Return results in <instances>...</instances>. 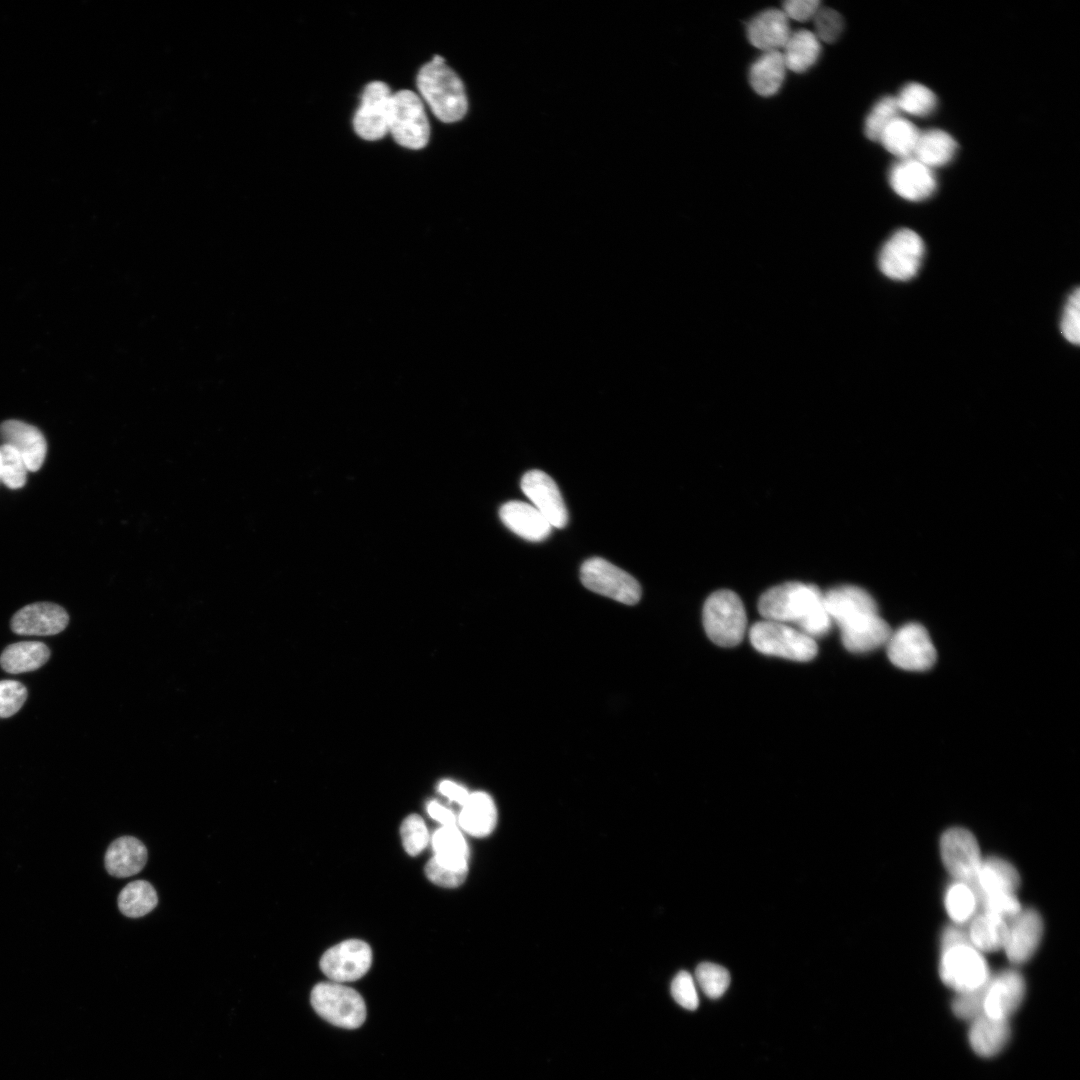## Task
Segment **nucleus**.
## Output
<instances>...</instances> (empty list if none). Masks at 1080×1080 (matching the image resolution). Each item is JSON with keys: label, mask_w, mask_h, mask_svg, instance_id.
I'll list each match as a JSON object with an SVG mask.
<instances>
[{"label": "nucleus", "mask_w": 1080, "mask_h": 1080, "mask_svg": "<svg viewBox=\"0 0 1080 1080\" xmlns=\"http://www.w3.org/2000/svg\"><path fill=\"white\" fill-rule=\"evenodd\" d=\"M758 610L765 620L795 623L797 629L812 638L826 634L832 624L824 594L816 586L801 582L768 589L758 601Z\"/></svg>", "instance_id": "obj_1"}, {"label": "nucleus", "mask_w": 1080, "mask_h": 1080, "mask_svg": "<svg viewBox=\"0 0 1080 1080\" xmlns=\"http://www.w3.org/2000/svg\"><path fill=\"white\" fill-rule=\"evenodd\" d=\"M939 975L957 993L982 987L990 978L983 954L970 942L967 931L949 926L941 935Z\"/></svg>", "instance_id": "obj_2"}, {"label": "nucleus", "mask_w": 1080, "mask_h": 1080, "mask_svg": "<svg viewBox=\"0 0 1080 1080\" xmlns=\"http://www.w3.org/2000/svg\"><path fill=\"white\" fill-rule=\"evenodd\" d=\"M444 62L443 57L435 55L423 65L417 75V87L434 115L442 122L452 123L464 117L468 103L461 79Z\"/></svg>", "instance_id": "obj_3"}, {"label": "nucleus", "mask_w": 1080, "mask_h": 1080, "mask_svg": "<svg viewBox=\"0 0 1080 1080\" xmlns=\"http://www.w3.org/2000/svg\"><path fill=\"white\" fill-rule=\"evenodd\" d=\"M747 617L740 597L733 591L713 592L703 607V626L709 639L721 647L738 645L745 634Z\"/></svg>", "instance_id": "obj_4"}, {"label": "nucleus", "mask_w": 1080, "mask_h": 1080, "mask_svg": "<svg viewBox=\"0 0 1080 1080\" xmlns=\"http://www.w3.org/2000/svg\"><path fill=\"white\" fill-rule=\"evenodd\" d=\"M753 647L766 655L807 662L818 652L814 638L797 628L775 621L756 622L749 631Z\"/></svg>", "instance_id": "obj_5"}, {"label": "nucleus", "mask_w": 1080, "mask_h": 1080, "mask_svg": "<svg viewBox=\"0 0 1080 1080\" xmlns=\"http://www.w3.org/2000/svg\"><path fill=\"white\" fill-rule=\"evenodd\" d=\"M311 1005L327 1022L345 1029H356L366 1019L362 996L342 983L320 982L311 991Z\"/></svg>", "instance_id": "obj_6"}, {"label": "nucleus", "mask_w": 1080, "mask_h": 1080, "mask_svg": "<svg viewBox=\"0 0 1080 1080\" xmlns=\"http://www.w3.org/2000/svg\"><path fill=\"white\" fill-rule=\"evenodd\" d=\"M389 132L401 146L419 150L426 146L430 125L420 97L410 90L392 94L389 113Z\"/></svg>", "instance_id": "obj_7"}, {"label": "nucleus", "mask_w": 1080, "mask_h": 1080, "mask_svg": "<svg viewBox=\"0 0 1080 1080\" xmlns=\"http://www.w3.org/2000/svg\"><path fill=\"white\" fill-rule=\"evenodd\" d=\"M885 647L890 662L906 671H926L937 658L927 630L918 623H908L892 631Z\"/></svg>", "instance_id": "obj_8"}, {"label": "nucleus", "mask_w": 1080, "mask_h": 1080, "mask_svg": "<svg viewBox=\"0 0 1080 1080\" xmlns=\"http://www.w3.org/2000/svg\"><path fill=\"white\" fill-rule=\"evenodd\" d=\"M924 253L925 245L920 235L909 228H901L883 244L879 268L892 280L907 281L918 274Z\"/></svg>", "instance_id": "obj_9"}, {"label": "nucleus", "mask_w": 1080, "mask_h": 1080, "mask_svg": "<svg viewBox=\"0 0 1080 1080\" xmlns=\"http://www.w3.org/2000/svg\"><path fill=\"white\" fill-rule=\"evenodd\" d=\"M580 580L589 590L627 605L641 598V587L629 573L600 557L586 560L580 569Z\"/></svg>", "instance_id": "obj_10"}, {"label": "nucleus", "mask_w": 1080, "mask_h": 1080, "mask_svg": "<svg viewBox=\"0 0 1080 1080\" xmlns=\"http://www.w3.org/2000/svg\"><path fill=\"white\" fill-rule=\"evenodd\" d=\"M943 864L955 881L972 885L982 863L975 836L967 829L952 827L940 838Z\"/></svg>", "instance_id": "obj_11"}, {"label": "nucleus", "mask_w": 1080, "mask_h": 1080, "mask_svg": "<svg viewBox=\"0 0 1080 1080\" xmlns=\"http://www.w3.org/2000/svg\"><path fill=\"white\" fill-rule=\"evenodd\" d=\"M371 963L370 946L362 940L349 939L328 949L320 959V968L331 981L344 983L364 976Z\"/></svg>", "instance_id": "obj_12"}, {"label": "nucleus", "mask_w": 1080, "mask_h": 1080, "mask_svg": "<svg viewBox=\"0 0 1080 1080\" xmlns=\"http://www.w3.org/2000/svg\"><path fill=\"white\" fill-rule=\"evenodd\" d=\"M392 94L381 81L369 83L362 94L361 104L353 119L358 136L368 141L383 138L389 132V113Z\"/></svg>", "instance_id": "obj_13"}, {"label": "nucleus", "mask_w": 1080, "mask_h": 1080, "mask_svg": "<svg viewBox=\"0 0 1080 1080\" xmlns=\"http://www.w3.org/2000/svg\"><path fill=\"white\" fill-rule=\"evenodd\" d=\"M888 181L898 196L912 202L930 198L938 184L933 169L914 157L895 162L889 170Z\"/></svg>", "instance_id": "obj_14"}, {"label": "nucleus", "mask_w": 1080, "mask_h": 1080, "mask_svg": "<svg viewBox=\"0 0 1080 1080\" xmlns=\"http://www.w3.org/2000/svg\"><path fill=\"white\" fill-rule=\"evenodd\" d=\"M521 489L552 527L564 528L568 512L555 481L541 470H530L521 479Z\"/></svg>", "instance_id": "obj_15"}, {"label": "nucleus", "mask_w": 1080, "mask_h": 1080, "mask_svg": "<svg viewBox=\"0 0 1080 1080\" xmlns=\"http://www.w3.org/2000/svg\"><path fill=\"white\" fill-rule=\"evenodd\" d=\"M1025 995V981L1016 970L1007 969L990 976L985 985L983 1013L1007 1019L1019 1008Z\"/></svg>", "instance_id": "obj_16"}, {"label": "nucleus", "mask_w": 1080, "mask_h": 1080, "mask_svg": "<svg viewBox=\"0 0 1080 1080\" xmlns=\"http://www.w3.org/2000/svg\"><path fill=\"white\" fill-rule=\"evenodd\" d=\"M1003 949L1014 964L1028 961L1037 950L1043 935V920L1034 909L1020 910L1011 917Z\"/></svg>", "instance_id": "obj_17"}, {"label": "nucleus", "mask_w": 1080, "mask_h": 1080, "mask_svg": "<svg viewBox=\"0 0 1080 1080\" xmlns=\"http://www.w3.org/2000/svg\"><path fill=\"white\" fill-rule=\"evenodd\" d=\"M68 622L69 616L63 607L51 602H36L13 615L11 629L19 635L47 636L60 633Z\"/></svg>", "instance_id": "obj_18"}, {"label": "nucleus", "mask_w": 1080, "mask_h": 1080, "mask_svg": "<svg viewBox=\"0 0 1080 1080\" xmlns=\"http://www.w3.org/2000/svg\"><path fill=\"white\" fill-rule=\"evenodd\" d=\"M2 444L16 449L25 461L28 471H38L47 454V442L42 432L26 422L10 419L0 424Z\"/></svg>", "instance_id": "obj_19"}, {"label": "nucleus", "mask_w": 1080, "mask_h": 1080, "mask_svg": "<svg viewBox=\"0 0 1080 1080\" xmlns=\"http://www.w3.org/2000/svg\"><path fill=\"white\" fill-rule=\"evenodd\" d=\"M824 603L832 623L839 628L862 615L878 612L872 596L853 585L830 589L824 594Z\"/></svg>", "instance_id": "obj_20"}, {"label": "nucleus", "mask_w": 1080, "mask_h": 1080, "mask_svg": "<svg viewBox=\"0 0 1080 1080\" xmlns=\"http://www.w3.org/2000/svg\"><path fill=\"white\" fill-rule=\"evenodd\" d=\"M844 647L853 653H865L885 646L891 628L878 612L860 616L840 627Z\"/></svg>", "instance_id": "obj_21"}, {"label": "nucleus", "mask_w": 1080, "mask_h": 1080, "mask_svg": "<svg viewBox=\"0 0 1080 1080\" xmlns=\"http://www.w3.org/2000/svg\"><path fill=\"white\" fill-rule=\"evenodd\" d=\"M499 516L508 529L528 541H543L552 531L547 519L533 505L522 501L504 503Z\"/></svg>", "instance_id": "obj_22"}, {"label": "nucleus", "mask_w": 1080, "mask_h": 1080, "mask_svg": "<svg viewBox=\"0 0 1080 1080\" xmlns=\"http://www.w3.org/2000/svg\"><path fill=\"white\" fill-rule=\"evenodd\" d=\"M791 32L789 19L779 9L764 10L747 25L749 42L763 52L781 51Z\"/></svg>", "instance_id": "obj_23"}, {"label": "nucleus", "mask_w": 1080, "mask_h": 1080, "mask_svg": "<svg viewBox=\"0 0 1080 1080\" xmlns=\"http://www.w3.org/2000/svg\"><path fill=\"white\" fill-rule=\"evenodd\" d=\"M1019 884L1020 876L1011 863L1000 857L990 856L982 860L975 881L969 886L977 898L985 894H1015Z\"/></svg>", "instance_id": "obj_24"}, {"label": "nucleus", "mask_w": 1080, "mask_h": 1080, "mask_svg": "<svg viewBox=\"0 0 1080 1080\" xmlns=\"http://www.w3.org/2000/svg\"><path fill=\"white\" fill-rule=\"evenodd\" d=\"M147 861V849L135 837L123 836L114 840L105 854V867L114 877L125 878L140 872Z\"/></svg>", "instance_id": "obj_25"}, {"label": "nucleus", "mask_w": 1080, "mask_h": 1080, "mask_svg": "<svg viewBox=\"0 0 1080 1080\" xmlns=\"http://www.w3.org/2000/svg\"><path fill=\"white\" fill-rule=\"evenodd\" d=\"M968 1037L970 1046L976 1054L982 1057L995 1056L1008 1043L1009 1022L1007 1019L982 1014L971 1021Z\"/></svg>", "instance_id": "obj_26"}, {"label": "nucleus", "mask_w": 1080, "mask_h": 1080, "mask_svg": "<svg viewBox=\"0 0 1080 1080\" xmlns=\"http://www.w3.org/2000/svg\"><path fill=\"white\" fill-rule=\"evenodd\" d=\"M462 830L474 837H485L495 828L497 810L493 799L485 792L471 793L458 816Z\"/></svg>", "instance_id": "obj_27"}, {"label": "nucleus", "mask_w": 1080, "mask_h": 1080, "mask_svg": "<svg viewBox=\"0 0 1080 1080\" xmlns=\"http://www.w3.org/2000/svg\"><path fill=\"white\" fill-rule=\"evenodd\" d=\"M433 858L457 870H468L469 847L457 825L441 826L432 835Z\"/></svg>", "instance_id": "obj_28"}, {"label": "nucleus", "mask_w": 1080, "mask_h": 1080, "mask_svg": "<svg viewBox=\"0 0 1080 1080\" xmlns=\"http://www.w3.org/2000/svg\"><path fill=\"white\" fill-rule=\"evenodd\" d=\"M957 142L948 132L932 128L921 131L913 157L934 169L949 164L957 152Z\"/></svg>", "instance_id": "obj_29"}, {"label": "nucleus", "mask_w": 1080, "mask_h": 1080, "mask_svg": "<svg viewBox=\"0 0 1080 1080\" xmlns=\"http://www.w3.org/2000/svg\"><path fill=\"white\" fill-rule=\"evenodd\" d=\"M786 71L781 51L763 52L750 67L749 82L760 96H772L781 88Z\"/></svg>", "instance_id": "obj_30"}, {"label": "nucleus", "mask_w": 1080, "mask_h": 1080, "mask_svg": "<svg viewBox=\"0 0 1080 1080\" xmlns=\"http://www.w3.org/2000/svg\"><path fill=\"white\" fill-rule=\"evenodd\" d=\"M821 45L815 34L801 29L791 32L781 54L787 70L801 73L812 67L820 56Z\"/></svg>", "instance_id": "obj_31"}, {"label": "nucleus", "mask_w": 1080, "mask_h": 1080, "mask_svg": "<svg viewBox=\"0 0 1080 1080\" xmlns=\"http://www.w3.org/2000/svg\"><path fill=\"white\" fill-rule=\"evenodd\" d=\"M50 657L49 648L39 641H22L7 646L0 656V665L9 673L34 671Z\"/></svg>", "instance_id": "obj_32"}, {"label": "nucleus", "mask_w": 1080, "mask_h": 1080, "mask_svg": "<svg viewBox=\"0 0 1080 1080\" xmlns=\"http://www.w3.org/2000/svg\"><path fill=\"white\" fill-rule=\"evenodd\" d=\"M1008 922L993 913L982 911L974 917L967 930L971 944L981 953L993 952L1003 948L1007 936Z\"/></svg>", "instance_id": "obj_33"}, {"label": "nucleus", "mask_w": 1080, "mask_h": 1080, "mask_svg": "<svg viewBox=\"0 0 1080 1080\" xmlns=\"http://www.w3.org/2000/svg\"><path fill=\"white\" fill-rule=\"evenodd\" d=\"M921 130L901 115L881 133L878 141L898 159L913 157Z\"/></svg>", "instance_id": "obj_34"}, {"label": "nucleus", "mask_w": 1080, "mask_h": 1080, "mask_svg": "<svg viewBox=\"0 0 1080 1080\" xmlns=\"http://www.w3.org/2000/svg\"><path fill=\"white\" fill-rule=\"evenodd\" d=\"M158 903L153 886L145 880L127 884L118 896L119 910L127 917L138 918L152 911Z\"/></svg>", "instance_id": "obj_35"}, {"label": "nucleus", "mask_w": 1080, "mask_h": 1080, "mask_svg": "<svg viewBox=\"0 0 1080 1080\" xmlns=\"http://www.w3.org/2000/svg\"><path fill=\"white\" fill-rule=\"evenodd\" d=\"M895 98L901 113L915 117L929 116L938 104L935 93L918 82L905 84Z\"/></svg>", "instance_id": "obj_36"}, {"label": "nucleus", "mask_w": 1080, "mask_h": 1080, "mask_svg": "<svg viewBox=\"0 0 1080 1080\" xmlns=\"http://www.w3.org/2000/svg\"><path fill=\"white\" fill-rule=\"evenodd\" d=\"M944 905L950 919L960 925L972 919L978 902L973 889L968 884L954 881L946 889Z\"/></svg>", "instance_id": "obj_37"}, {"label": "nucleus", "mask_w": 1080, "mask_h": 1080, "mask_svg": "<svg viewBox=\"0 0 1080 1080\" xmlns=\"http://www.w3.org/2000/svg\"><path fill=\"white\" fill-rule=\"evenodd\" d=\"M900 115L895 96L886 95L880 98L865 119V135L870 140L878 141L883 130Z\"/></svg>", "instance_id": "obj_38"}, {"label": "nucleus", "mask_w": 1080, "mask_h": 1080, "mask_svg": "<svg viewBox=\"0 0 1080 1080\" xmlns=\"http://www.w3.org/2000/svg\"><path fill=\"white\" fill-rule=\"evenodd\" d=\"M0 481L10 489L23 487L27 479V466L20 453L7 444L0 445Z\"/></svg>", "instance_id": "obj_39"}, {"label": "nucleus", "mask_w": 1080, "mask_h": 1080, "mask_svg": "<svg viewBox=\"0 0 1080 1080\" xmlns=\"http://www.w3.org/2000/svg\"><path fill=\"white\" fill-rule=\"evenodd\" d=\"M696 980L701 990L711 999L721 997L730 984V974L723 966L703 962L695 971Z\"/></svg>", "instance_id": "obj_40"}, {"label": "nucleus", "mask_w": 1080, "mask_h": 1080, "mask_svg": "<svg viewBox=\"0 0 1080 1080\" xmlns=\"http://www.w3.org/2000/svg\"><path fill=\"white\" fill-rule=\"evenodd\" d=\"M400 833L403 847L411 856L420 854L429 842L426 824L417 814H411L403 820Z\"/></svg>", "instance_id": "obj_41"}, {"label": "nucleus", "mask_w": 1080, "mask_h": 1080, "mask_svg": "<svg viewBox=\"0 0 1080 1080\" xmlns=\"http://www.w3.org/2000/svg\"><path fill=\"white\" fill-rule=\"evenodd\" d=\"M814 34L819 41L825 43L835 42L841 35L844 27L842 16L834 9L820 7L812 18Z\"/></svg>", "instance_id": "obj_42"}, {"label": "nucleus", "mask_w": 1080, "mask_h": 1080, "mask_svg": "<svg viewBox=\"0 0 1080 1080\" xmlns=\"http://www.w3.org/2000/svg\"><path fill=\"white\" fill-rule=\"evenodd\" d=\"M1063 337L1070 343L1080 342V289L1077 287L1068 297L1060 322Z\"/></svg>", "instance_id": "obj_43"}, {"label": "nucleus", "mask_w": 1080, "mask_h": 1080, "mask_svg": "<svg viewBox=\"0 0 1080 1080\" xmlns=\"http://www.w3.org/2000/svg\"><path fill=\"white\" fill-rule=\"evenodd\" d=\"M982 911L993 913L1002 918H1011L1021 910V905L1014 893L985 894L977 897Z\"/></svg>", "instance_id": "obj_44"}, {"label": "nucleus", "mask_w": 1080, "mask_h": 1080, "mask_svg": "<svg viewBox=\"0 0 1080 1080\" xmlns=\"http://www.w3.org/2000/svg\"><path fill=\"white\" fill-rule=\"evenodd\" d=\"M986 983L978 989L957 993L952 1002V1010L958 1018L971 1022L984 1014L983 1002Z\"/></svg>", "instance_id": "obj_45"}, {"label": "nucleus", "mask_w": 1080, "mask_h": 1080, "mask_svg": "<svg viewBox=\"0 0 1080 1080\" xmlns=\"http://www.w3.org/2000/svg\"><path fill=\"white\" fill-rule=\"evenodd\" d=\"M27 699L26 687L16 680H0V718L17 713Z\"/></svg>", "instance_id": "obj_46"}, {"label": "nucleus", "mask_w": 1080, "mask_h": 1080, "mask_svg": "<svg viewBox=\"0 0 1080 1080\" xmlns=\"http://www.w3.org/2000/svg\"><path fill=\"white\" fill-rule=\"evenodd\" d=\"M671 994L674 1000L685 1009L695 1010L699 1005L694 979L686 971H680L674 977L671 983Z\"/></svg>", "instance_id": "obj_47"}, {"label": "nucleus", "mask_w": 1080, "mask_h": 1080, "mask_svg": "<svg viewBox=\"0 0 1080 1080\" xmlns=\"http://www.w3.org/2000/svg\"><path fill=\"white\" fill-rule=\"evenodd\" d=\"M425 874L431 882L438 886L455 888L465 881L468 870L447 867L432 857L425 866Z\"/></svg>", "instance_id": "obj_48"}, {"label": "nucleus", "mask_w": 1080, "mask_h": 1080, "mask_svg": "<svg viewBox=\"0 0 1080 1080\" xmlns=\"http://www.w3.org/2000/svg\"><path fill=\"white\" fill-rule=\"evenodd\" d=\"M820 8L817 0H788L783 3L782 12L788 19L796 21L812 20Z\"/></svg>", "instance_id": "obj_49"}, {"label": "nucleus", "mask_w": 1080, "mask_h": 1080, "mask_svg": "<svg viewBox=\"0 0 1080 1080\" xmlns=\"http://www.w3.org/2000/svg\"><path fill=\"white\" fill-rule=\"evenodd\" d=\"M438 790L451 801H454L461 806L465 804L470 795L464 787L450 780L441 781L438 785Z\"/></svg>", "instance_id": "obj_50"}, {"label": "nucleus", "mask_w": 1080, "mask_h": 1080, "mask_svg": "<svg viewBox=\"0 0 1080 1080\" xmlns=\"http://www.w3.org/2000/svg\"><path fill=\"white\" fill-rule=\"evenodd\" d=\"M427 812L431 818L442 824V826L456 825L455 814L436 801H430L427 804Z\"/></svg>", "instance_id": "obj_51"}, {"label": "nucleus", "mask_w": 1080, "mask_h": 1080, "mask_svg": "<svg viewBox=\"0 0 1080 1080\" xmlns=\"http://www.w3.org/2000/svg\"><path fill=\"white\" fill-rule=\"evenodd\" d=\"M0 471H1V453H0Z\"/></svg>", "instance_id": "obj_52"}]
</instances>
